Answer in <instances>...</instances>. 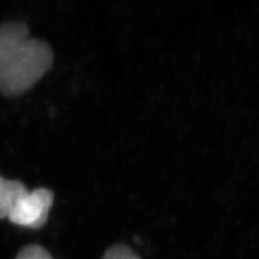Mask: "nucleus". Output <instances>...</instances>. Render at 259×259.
<instances>
[{
  "instance_id": "obj_1",
  "label": "nucleus",
  "mask_w": 259,
  "mask_h": 259,
  "mask_svg": "<svg viewBox=\"0 0 259 259\" xmlns=\"http://www.w3.org/2000/svg\"><path fill=\"white\" fill-rule=\"evenodd\" d=\"M54 54L47 42L28 38L0 65V93L19 96L27 93L51 70Z\"/></svg>"
},
{
  "instance_id": "obj_2",
  "label": "nucleus",
  "mask_w": 259,
  "mask_h": 259,
  "mask_svg": "<svg viewBox=\"0 0 259 259\" xmlns=\"http://www.w3.org/2000/svg\"><path fill=\"white\" fill-rule=\"evenodd\" d=\"M53 200L54 193L45 187L31 192L28 191V193L16 204L8 219L17 226L38 229L46 223Z\"/></svg>"
},
{
  "instance_id": "obj_3",
  "label": "nucleus",
  "mask_w": 259,
  "mask_h": 259,
  "mask_svg": "<svg viewBox=\"0 0 259 259\" xmlns=\"http://www.w3.org/2000/svg\"><path fill=\"white\" fill-rule=\"evenodd\" d=\"M28 38L29 29L23 22H9L0 25V65Z\"/></svg>"
},
{
  "instance_id": "obj_4",
  "label": "nucleus",
  "mask_w": 259,
  "mask_h": 259,
  "mask_svg": "<svg viewBox=\"0 0 259 259\" xmlns=\"http://www.w3.org/2000/svg\"><path fill=\"white\" fill-rule=\"evenodd\" d=\"M27 193V187L21 181L0 177V220L9 218L16 204Z\"/></svg>"
},
{
  "instance_id": "obj_5",
  "label": "nucleus",
  "mask_w": 259,
  "mask_h": 259,
  "mask_svg": "<svg viewBox=\"0 0 259 259\" xmlns=\"http://www.w3.org/2000/svg\"><path fill=\"white\" fill-rule=\"evenodd\" d=\"M101 259H141V257L136 254L128 246L124 244H116L111 246L108 250H106Z\"/></svg>"
},
{
  "instance_id": "obj_6",
  "label": "nucleus",
  "mask_w": 259,
  "mask_h": 259,
  "mask_svg": "<svg viewBox=\"0 0 259 259\" xmlns=\"http://www.w3.org/2000/svg\"><path fill=\"white\" fill-rule=\"evenodd\" d=\"M16 259H53V257L45 247L32 244L22 248Z\"/></svg>"
}]
</instances>
